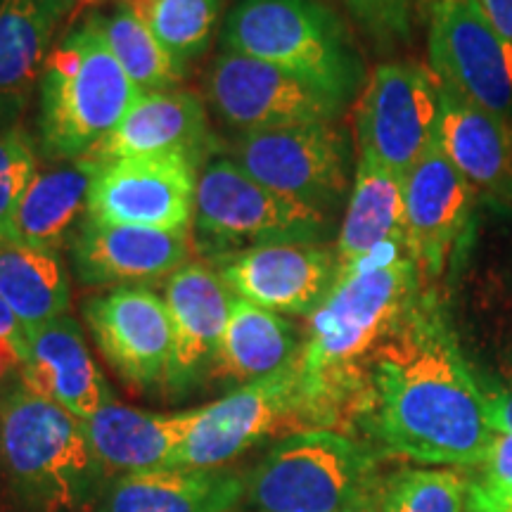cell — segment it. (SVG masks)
I'll return each instance as SVG.
<instances>
[{
  "label": "cell",
  "instance_id": "obj_1",
  "mask_svg": "<svg viewBox=\"0 0 512 512\" xmlns=\"http://www.w3.org/2000/svg\"><path fill=\"white\" fill-rule=\"evenodd\" d=\"M349 425L418 463L467 467L489 456L498 437L489 399L430 285L370 356Z\"/></svg>",
  "mask_w": 512,
  "mask_h": 512
},
{
  "label": "cell",
  "instance_id": "obj_2",
  "mask_svg": "<svg viewBox=\"0 0 512 512\" xmlns=\"http://www.w3.org/2000/svg\"><path fill=\"white\" fill-rule=\"evenodd\" d=\"M408 247H382L354 266H344L328 297L309 316L299 356L297 422H351L363 373L396 320L422 290Z\"/></svg>",
  "mask_w": 512,
  "mask_h": 512
},
{
  "label": "cell",
  "instance_id": "obj_3",
  "mask_svg": "<svg viewBox=\"0 0 512 512\" xmlns=\"http://www.w3.org/2000/svg\"><path fill=\"white\" fill-rule=\"evenodd\" d=\"M140 91L102 36L100 12L64 31L38 86V150L50 162L91 155Z\"/></svg>",
  "mask_w": 512,
  "mask_h": 512
},
{
  "label": "cell",
  "instance_id": "obj_4",
  "mask_svg": "<svg viewBox=\"0 0 512 512\" xmlns=\"http://www.w3.org/2000/svg\"><path fill=\"white\" fill-rule=\"evenodd\" d=\"M0 463L15 494L36 512H79L105 482L83 420L22 382L0 399Z\"/></svg>",
  "mask_w": 512,
  "mask_h": 512
},
{
  "label": "cell",
  "instance_id": "obj_5",
  "mask_svg": "<svg viewBox=\"0 0 512 512\" xmlns=\"http://www.w3.org/2000/svg\"><path fill=\"white\" fill-rule=\"evenodd\" d=\"M223 46L273 64L342 105L366 79L347 27L318 0H238L223 22Z\"/></svg>",
  "mask_w": 512,
  "mask_h": 512
},
{
  "label": "cell",
  "instance_id": "obj_6",
  "mask_svg": "<svg viewBox=\"0 0 512 512\" xmlns=\"http://www.w3.org/2000/svg\"><path fill=\"white\" fill-rule=\"evenodd\" d=\"M375 451L332 430H306L268 451L247 482L261 512H354L377 508Z\"/></svg>",
  "mask_w": 512,
  "mask_h": 512
},
{
  "label": "cell",
  "instance_id": "obj_7",
  "mask_svg": "<svg viewBox=\"0 0 512 512\" xmlns=\"http://www.w3.org/2000/svg\"><path fill=\"white\" fill-rule=\"evenodd\" d=\"M192 221L209 259L275 242H323L330 233V211L266 188L226 157L211 159L197 178Z\"/></svg>",
  "mask_w": 512,
  "mask_h": 512
},
{
  "label": "cell",
  "instance_id": "obj_8",
  "mask_svg": "<svg viewBox=\"0 0 512 512\" xmlns=\"http://www.w3.org/2000/svg\"><path fill=\"white\" fill-rule=\"evenodd\" d=\"M233 162L266 188L323 211L349 190V138L332 121L240 133Z\"/></svg>",
  "mask_w": 512,
  "mask_h": 512
},
{
  "label": "cell",
  "instance_id": "obj_9",
  "mask_svg": "<svg viewBox=\"0 0 512 512\" xmlns=\"http://www.w3.org/2000/svg\"><path fill=\"white\" fill-rule=\"evenodd\" d=\"M427 48L441 86L512 128V46L472 0H430Z\"/></svg>",
  "mask_w": 512,
  "mask_h": 512
},
{
  "label": "cell",
  "instance_id": "obj_10",
  "mask_svg": "<svg viewBox=\"0 0 512 512\" xmlns=\"http://www.w3.org/2000/svg\"><path fill=\"white\" fill-rule=\"evenodd\" d=\"M439 83L432 69L413 60L384 62L358 102L361 155L406 176L437 143Z\"/></svg>",
  "mask_w": 512,
  "mask_h": 512
},
{
  "label": "cell",
  "instance_id": "obj_11",
  "mask_svg": "<svg viewBox=\"0 0 512 512\" xmlns=\"http://www.w3.org/2000/svg\"><path fill=\"white\" fill-rule=\"evenodd\" d=\"M297 403L299 361L280 373L242 384L209 406L195 408V420L171 470L223 467L283 422H297Z\"/></svg>",
  "mask_w": 512,
  "mask_h": 512
},
{
  "label": "cell",
  "instance_id": "obj_12",
  "mask_svg": "<svg viewBox=\"0 0 512 512\" xmlns=\"http://www.w3.org/2000/svg\"><path fill=\"white\" fill-rule=\"evenodd\" d=\"M207 95L214 112L240 133L335 121L344 110L297 76L233 50L211 64Z\"/></svg>",
  "mask_w": 512,
  "mask_h": 512
},
{
  "label": "cell",
  "instance_id": "obj_13",
  "mask_svg": "<svg viewBox=\"0 0 512 512\" xmlns=\"http://www.w3.org/2000/svg\"><path fill=\"white\" fill-rule=\"evenodd\" d=\"M403 197L408 254L427 285L463 261L475 223L477 190L434 143L403 176Z\"/></svg>",
  "mask_w": 512,
  "mask_h": 512
},
{
  "label": "cell",
  "instance_id": "obj_14",
  "mask_svg": "<svg viewBox=\"0 0 512 512\" xmlns=\"http://www.w3.org/2000/svg\"><path fill=\"white\" fill-rule=\"evenodd\" d=\"M209 261L235 297L294 316H311L342 273L337 249L325 242H275Z\"/></svg>",
  "mask_w": 512,
  "mask_h": 512
},
{
  "label": "cell",
  "instance_id": "obj_15",
  "mask_svg": "<svg viewBox=\"0 0 512 512\" xmlns=\"http://www.w3.org/2000/svg\"><path fill=\"white\" fill-rule=\"evenodd\" d=\"M197 178V162L188 155L105 162L93 183L88 216L119 226L190 230Z\"/></svg>",
  "mask_w": 512,
  "mask_h": 512
},
{
  "label": "cell",
  "instance_id": "obj_16",
  "mask_svg": "<svg viewBox=\"0 0 512 512\" xmlns=\"http://www.w3.org/2000/svg\"><path fill=\"white\" fill-rule=\"evenodd\" d=\"M91 335L121 380L140 389L164 384L171 358L166 302L145 285H121L83 304Z\"/></svg>",
  "mask_w": 512,
  "mask_h": 512
},
{
  "label": "cell",
  "instance_id": "obj_17",
  "mask_svg": "<svg viewBox=\"0 0 512 512\" xmlns=\"http://www.w3.org/2000/svg\"><path fill=\"white\" fill-rule=\"evenodd\" d=\"M235 294L204 264H185L169 275L164 302L171 320V358L162 387L185 396L211 375Z\"/></svg>",
  "mask_w": 512,
  "mask_h": 512
},
{
  "label": "cell",
  "instance_id": "obj_18",
  "mask_svg": "<svg viewBox=\"0 0 512 512\" xmlns=\"http://www.w3.org/2000/svg\"><path fill=\"white\" fill-rule=\"evenodd\" d=\"M69 249L81 285H140L188 264L190 230L119 226L86 216Z\"/></svg>",
  "mask_w": 512,
  "mask_h": 512
},
{
  "label": "cell",
  "instance_id": "obj_19",
  "mask_svg": "<svg viewBox=\"0 0 512 512\" xmlns=\"http://www.w3.org/2000/svg\"><path fill=\"white\" fill-rule=\"evenodd\" d=\"M27 342L29 351L19 382L29 392L57 403L83 422L114 401L72 316H60L27 330Z\"/></svg>",
  "mask_w": 512,
  "mask_h": 512
},
{
  "label": "cell",
  "instance_id": "obj_20",
  "mask_svg": "<svg viewBox=\"0 0 512 512\" xmlns=\"http://www.w3.org/2000/svg\"><path fill=\"white\" fill-rule=\"evenodd\" d=\"M207 114L188 91L140 93L119 126L91 152L98 162L126 157L188 155L200 162L211 150Z\"/></svg>",
  "mask_w": 512,
  "mask_h": 512
},
{
  "label": "cell",
  "instance_id": "obj_21",
  "mask_svg": "<svg viewBox=\"0 0 512 512\" xmlns=\"http://www.w3.org/2000/svg\"><path fill=\"white\" fill-rule=\"evenodd\" d=\"M439 100L437 143L441 152L477 192L512 207L510 126L441 83Z\"/></svg>",
  "mask_w": 512,
  "mask_h": 512
},
{
  "label": "cell",
  "instance_id": "obj_22",
  "mask_svg": "<svg viewBox=\"0 0 512 512\" xmlns=\"http://www.w3.org/2000/svg\"><path fill=\"white\" fill-rule=\"evenodd\" d=\"M192 420L195 411L159 415L110 401L83 425L105 470L143 475L171 470Z\"/></svg>",
  "mask_w": 512,
  "mask_h": 512
},
{
  "label": "cell",
  "instance_id": "obj_23",
  "mask_svg": "<svg viewBox=\"0 0 512 512\" xmlns=\"http://www.w3.org/2000/svg\"><path fill=\"white\" fill-rule=\"evenodd\" d=\"M100 169L102 162L86 155L38 171L19 204L12 240L53 252L72 245L88 216V200Z\"/></svg>",
  "mask_w": 512,
  "mask_h": 512
},
{
  "label": "cell",
  "instance_id": "obj_24",
  "mask_svg": "<svg viewBox=\"0 0 512 512\" xmlns=\"http://www.w3.org/2000/svg\"><path fill=\"white\" fill-rule=\"evenodd\" d=\"M57 29L43 0H0V133L27 114Z\"/></svg>",
  "mask_w": 512,
  "mask_h": 512
},
{
  "label": "cell",
  "instance_id": "obj_25",
  "mask_svg": "<svg viewBox=\"0 0 512 512\" xmlns=\"http://www.w3.org/2000/svg\"><path fill=\"white\" fill-rule=\"evenodd\" d=\"M247 494L240 475L214 470H157L121 475L98 512H230Z\"/></svg>",
  "mask_w": 512,
  "mask_h": 512
},
{
  "label": "cell",
  "instance_id": "obj_26",
  "mask_svg": "<svg viewBox=\"0 0 512 512\" xmlns=\"http://www.w3.org/2000/svg\"><path fill=\"white\" fill-rule=\"evenodd\" d=\"M408 247L403 176L377 159L361 155L342 228L337 235L339 264L354 266L382 247Z\"/></svg>",
  "mask_w": 512,
  "mask_h": 512
},
{
  "label": "cell",
  "instance_id": "obj_27",
  "mask_svg": "<svg viewBox=\"0 0 512 512\" xmlns=\"http://www.w3.org/2000/svg\"><path fill=\"white\" fill-rule=\"evenodd\" d=\"M302 347L290 320L235 297L211 377L242 387L297 363Z\"/></svg>",
  "mask_w": 512,
  "mask_h": 512
},
{
  "label": "cell",
  "instance_id": "obj_28",
  "mask_svg": "<svg viewBox=\"0 0 512 512\" xmlns=\"http://www.w3.org/2000/svg\"><path fill=\"white\" fill-rule=\"evenodd\" d=\"M0 297L24 330L67 316L69 278L60 252L0 238Z\"/></svg>",
  "mask_w": 512,
  "mask_h": 512
},
{
  "label": "cell",
  "instance_id": "obj_29",
  "mask_svg": "<svg viewBox=\"0 0 512 512\" xmlns=\"http://www.w3.org/2000/svg\"><path fill=\"white\" fill-rule=\"evenodd\" d=\"M133 10L178 67H188L211 46L226 0H117Z\"/></svg>",
  "mask_w": 512,
  "mask_h": 512
},
{
  "label": "cell",
  "instance_id": "obj_30",
  "mask_svg": "<svg viewBox=\"0 0 512 512\" xmlns=\"http://www.w3.org/2000/svg\"><path fill=\"white\" fill-rule=\"evenodd\" d=\"M100 24L112 55L140 93L174 91L181 83L185 69L171 60L162 43L128 5L117 3L112 15H100Z\"/></svg>",
  "mask_w": 512,
  "mask_h": 512
},
{
  "label": "cell",
  "instance_id": "obj_31",
  "mask_svg": "<svg viewBox=\"0 0 512 512\" xmlns=\"http://www.w3.org/2000/svg\"><path fill=\"white\" fill-rule=\"evenodd\" d=\"M467 482L444 470H401L384 479L377 512H465Z\"/></svg>",
  "mask_w": 512,
  "mask_h": 512
},
{
  "label": "cell",
  "instance_id": "obj_32",
  "mask_svg": "<svg viewBox=\"0 0 512 512\" xmlns=\"http://www.w3.org/2000/svg\"><path fill=\"white\" fill-rule=\"evenodd\" d=\"M38 176L34 140L24 128L0 133V238L12 240L15 216Z\"/></svg>",
  "mask_w": 512,
  "mask_h": 512
},
{
  "label": "cell",
  "instance_id": "obj_33",
  "mask_svg": "<svg viewBox=\"0 0 512 512\" xmlns=\"http://www.w3.org/2000/svg\"><path fill=\"white\" fill-rule=\"evenodd\" d=\"M512 501V432H498L482 475L467 484V510L501 512Z\"/></svg>",
  "mask_w": 512,
  "mask_h": 512
},
{
  "label": "cell",
  "instance_id": "obj_34",
  "mask_svg": "<svg viewBox=\"0 0 512 512\" xmlns=\"http://www.w3.org/2000/svg\"><path fill=\"white\" fill-rule=\"evenodd\" d=\"M342 3L377 43L394 46V43L411 41L413 0H342Z\"/></svg>",
  "mask_w": 512,
  "mask_h": 512
},
{
  "label": "cell",
  "instance_id": "obj_35",
  "mask_svg": "<svg viewBox=\"0 0 512 512\" xmlns=\"http://www.w3.org/2000/svg\"><path fill=\"white\" fill-rule=\"evenodd\" d=\"M43 3H46L50 15L55 17V22L60 24V27L67 24L69 29L91 15L95 5H100L102 0H43Z\"/></svg>",
  "mask_w": 512,
  "mask_h": 512
},
{
  "label": "cell",
  "instance_id": "obj_36",
  "mask_svg": "<svg viewBox=\"0 0 512 512\" xmlns=\"http://www.w3.org/2000/svg\"><path fill=\"white\" fill-rule=\"evenodd\" d=\"M486 22L512 46V0H472Z\"/></svg>",
  "mask_w": 512,
  "mask_h": 512
},
{
  "label": "cell",
  "instance_id": "obj_37",
  "mask_svg": "<svg viewBox=\"0 0 512 512\" xmlns=\"http://www.w3.org/2000/svg\"><path fill=\"white\" fill-rule=\"evenodd\" d=\"M486 399H489L491 422H494L496 432H512V375L496 392L486 394Z\"/></svg>",
  "mask_w": 512,
  "mask_h": 512
},
{
  "label": "cell",
  "instance_id": "obj_38",
  "mask_svg": "<svg viewBox=\"0 0 512 512\" xmlns=\"http://www.w3.org/2000/svg\"><path fill=\"white\" fill-rule=\"evenodd\" d=\"M0 339H8L10 344H15V349L22 354V363H24V358H27V351H29L27 330H24V325L19 323L15 311L10 309L3 297H0Z\"/></svg>",
  "mask_w": 512,
  "mask_h": 512
},
{
  "label": "cell",
  "instance_id": "obj_39",
  "mask_svg": "<svg viewBox=\"0 0 512 512\" xmlns=\"http://www.w3.org/2000/svg\"><path fill=\"white\" fill-rule=\"evenodd\" d=\"M15 368H22V354H19L15 344H10L8 339H0V382Z\"/></svg>",
  "mask_w": 512,
  "mask_h": 512
},
{
  "label": "cell",
  "instance_id": "obj_40",
  "mask_svg": "<svg viewBox=\"0 0 512 512\" xmlns=\"http://www.w3.org/2000/svg\"><path fill=\"white\" fill-rule=\"evenodd\" d=\"M354 512H377V508H366V510H354Z\"/></svg>",
  "mask_w": 512,
  "mask_h": 512
},
{
  "label": "cell",
  "instance_id": "obj_41",
  "mask_svg": "<svg viewBox=\"0 0 512 512\" xmlns=\"http://www.w3.org/2000/svg\"><path fill=\"white\" fill-rule=\"evenodd\" d=\"M510 133H512V128H510Z\"/></svg>",
  "mask_w": 512,
  "mask_h": 512
}]
</instances>
